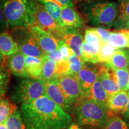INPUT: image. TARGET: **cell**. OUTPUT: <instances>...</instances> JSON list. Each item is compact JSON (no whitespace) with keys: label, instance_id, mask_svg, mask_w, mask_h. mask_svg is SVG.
I'll return each mask as SVG.
<instances>
[{"label":"cell","instance_id":"1","mask_svg":"<svg viewBox=\"0 0 129 129\" xmlns=\"http://www.w3.org/2000/svg\"><path fill=\"white\" fill-rule=\"evenodd\" d=\"M26 129H66L71 115L46 94L29 104L20 106Z\"/></svg>","mask_w":129,"mask_h":129},{"label":"cell","instance_id":"2","mask_svg":"<svg viewBox=\"0 0 129 129\" xmlns=\"http://www.w3.org/2000/svg\"><path fill=\"white\" fill-rule=\"evenodd\" d=\"M76 123L88 129H97L107 121L111 114L106 105L89 98H84L75 106L74 112Z\"/></svg>","mask_w":129,"mask_h":129},{"label":"cell","instance_id":"3","mask_svg":"<svg viewBox=\"0 0 129 129\" xmlns=\"http://www.w3.org/2000/svg\"><path fill=\"white\" fill-rule=\"evenodd\" d=\"M36 6L34 0H6L3 8L9 29L35 25Z\"/></svg>","mask_w":129,"mask_h":129},{"label":"cell","instance_id":"4","mask_svg":"<svg viewBox=\"0 0 129 129\" xmlns=\"http://www.w3.org/2000/svg\"><path fill=\"white\" fill-rule=\"evenodd\" d=\"M45 81L41 78L24 77L13 87L11 99L14 104H29L46 94Z\"/></svg>","mask_w":129,"mask_h":129},{"label":"cell","instance_id":"5","mask_svg":"<svg viewBox=\"0 0 129 129\" xmlns=\"http://www.w3.org/2000/svg\"><path fill=\"white\" fill-rule=\"evenodd\" d=\"M85 4L84 12L90 24L97 27L110 28L118 16V8L113 1Z\"/></svg>","mask_w":129,"mask_h":129},{"label":"cell","instance_id":"6","mask_svg":"<svg viewBox=\"0 0 129 129\" xmlns=\"http://www.w3.org/2000/svg\"><path fill=\"white\" fill-rule=\"evenodd\" d=\"M13 38L18 45L19 50L26 56L42 58L44 52L28 28H16L11 29Z\"/></svg>","mask_w":129,"mask_h":129},{"label":"cell","instance_id":"7","mask_svg":"<svg viewBox=\"0 0 129 129\" xmlns=\"http://www.w3.org/2000/svg\"><path fill=\"white\" fill-rule=\"evenodd\" d=\"M35 25L53 35L57 40H63L66 28L50 15L41 3H37L35 13Z\"/></svg>","mask_w":129,"mask_h":129},{"label":"cell","instance_id":"8","mask_svg":"<svg viewBox=\"0 0 129 129\" xmlns=\"http://www.w3.org/2000/svg\"><path fill=\"white\" fill-rule=\"evenodd\" d=\"M69 102L76 106L84 98L83 90L76 75H64L55 79Z\"/></svg>","mask_w":129,"mask_h":129},{"label":"cell","instance_id":"9","mask_svg":"<svg viewBox=\"0 0 129 129\" xmlns=\"http://www.w3.org/2000/svg\"><path fill=\"white\" fill-rule=\"evenodd\" d=\"M89 63V62H88ZM84 63L76 75L83 90L84 98H88L93 83L98 78V63Z\"/></svg>","mask_w":129,"mask_h":129},{"label":"cell","instance_id":"10","mask_svg":"<svg viewBox=\"0 0 129 129\" xmlns=\"http://www.w3.org/2000/svg\"><path fill=\"white\" fill-rule=\"evenodd\" d=\"M46 93L50 99L60 106L66 112L73 114L75 106L69 102L56 80L45 82Z\"/></svg>","mask_w":129,"mask_h":129},{"label":"cell","instance_id":"11","mask_svg":"<svg viewBox=\"0 0 129 129\" xmlns=\"http://www.w3.org/2000/svg\"><path fill=\"white\" fill-rule=\"evenodd\" d=\"M98 79L109 96L120 90L114 69L106 64H98Z\"/></svg>","mask_w":129,"mask_h":129},{"label":"cell","instance_id":"12","mask_svg":"<svg viewBox=\"0 0 129 129\" xmlns=\"http://www.w3.org/2000/svg\"><path fill=\"white\" fill-rule=\"evenodd\" d=\"M28 29L44 53H51L57 49L59 40L53 35L36 25L29 26Z\"/></svg>","mask_w":129,"mask_h":129},{"label":"cell","instance_id":"13","mask_svg":"<svg viewBox=\"0 0 129 129\" xmlns=\"http://www.w3.org/2000/svg\"><path fill=\"white\" fill-rule=\"evenodd\" d=\"M63 40L68 45L75 55L78 56L84 60L83 51H82L84 36L80 28H66Z\"/></svg>","mask_w":129,"mask_h":129},{"label":"cell","instance_id":"14","mask_svg":"<svg viewBox=\"0 0 129 129\" xmlns=\"http://www.w3.org/2000/svg\"><path fill=\"white\" fill-rule=\"evenodd\" d=\"M26 55L20 50L7 57V69L16 77L24 78L28 77L25 69Z\"/></svg>","mask_w":129,"mask_h":129},{"label":"cell","instance_id":"15","mask_svg":"<svg viewBox=\"0 0 129 129\" xmlns=\"http://www.w3.org/2000/svg\"><path fill=\"white\" fill-rule=\"evenodd\" d=\"M60 21L64 28H81L84 25V20L81 16L72 7H63L62 9Z\"/></svg>","mask_w":129,"mask_h":129},{"label":"cell","instance_id":"16","mask_svg":"<svg viewBox=\"0 0 129 129\" xmlns=\"http://www.w3.org/2000/svg\"><path fill=\"white\" fill-rule=\"evenodd\" d=\"M128 102V91L120 90L114 94L109 95L106 105L111 114H117L124 109Z\"/></svg>","mask_w":129,"mask_h":129},{"label":"cell","instance_id":"17","mask_svg":"<svg viewBox=\"0 0 129 129\" xmlns=\"http://www.w3.org/2000/svg\"><path fill=\"white\" fill-rule=\"evenodd\" d=\"M105 64L112 68L129 70V49L118 48L112 57Z\"/></svg>","mask_w":129,"mask_h":129},{"label":"cell","instance_id":"18","mask_svg":"<svg viewBox=\"0 0 129 129\" xmlns=\"http://www.w3.org/2000/svg\"><path fill=\"white\" fill-rule=\"evenodd\" d=\"M19 50L18 45L9 32H0V52L5 57H7Z\"/></svg>","mask_w":129,"mask_h":129},{"label":"cell","instance_id":"19","mask_svg":"<svg viewBox=\"0 0 129 129\" xmlns=\"http://www.w3.org/2000/svg\"><path fill=\"white\" fill-rule=\"evenodd\" d=\"M43 67L44 63L41 58L26 56L25 69L29 77L40 78L43 72Z\"/></svg>","mask_w":129,"mask_h":129},{"label":"cell","instance_id":"20","mask_svg":"<svg viewBox=\"0 0 129 129\" xmlns=\"http://www.w3.org/2000/svg\"><path fill=\"white\" fill-rule=\"evenodd\" d=\"M101 44L83 42L82 51L84 60L85 62L92 63L94 64L99 63L98 60V54L101 49Z\"/></svg>","mask_w":129,"mask_h":129},{"label":"cell","instance_id":"21","mask_svg":"<svg viewBox=\"0 0 129 129\" xmlns=\"http://www.w3.org/2000/svg\"><path fill=\"white\" fill-rule=\"evenodd\" d=\"M41 59L44 63V67L40 78L44 80L45 82L57 78L58 77L57 63L48 59L45 54Z\"/></svg>","mask_w":129,"mask_h":129},{"label":"cell","instance_id":"22","mask_svg":"<svg viewBox=\"0 0 129 129\" xmlns=\"http://www.w3.org/2000/svg\"><path fill=\"white\" fill-rule=\"evenodd\" d=\"M118 16L113 26L118 29H123L129 19V0H119Z\"/></svg>","mask_w":129,"mask_h":129},{"label":"cell","instance_id":"23","mask_svg":"<svg viewBox=\"0 0 129 129\" xmlns=\"http://www.w3.org/2000/svg\"><path fill=\"white\" fill-rule=\"evenodd\" d=\"M108 41L117 48H129V37L125 29L111 32Z\"/></svg>","mask_w":129,"mask_h":129},{"label":"cell","instance_id":"24","mask_svg":"<svg viewBox=\"0 0 129 129\" xmlns=\"http://www.w3.org/2000/svg\"><path fill=\"white\" fill-rule=\"evenodd\" d=\"M88 98L106 105L109 94L106 92L101 82L98 78L92 85Z\"/></svg>","mask_w":129,"mask_h":129},{"label":"cell","instance_id":"25","mask_svg":"<svg viewBox=\"0 0 129 129\" xmlns=\"http://www.w3.org/2000/svg\"><path fill=\"white\" fill-rule=\"evenodd\" d=\"M6 125L7 129H26L22 113L17 106L8 118Z\"/></svg>","mask_w":129,"mask_h":129},{"label":"cell","instance_id":"26","mask_svg":"<svg viewBox=\"0 0 129 129\" xmlns=\"http://www.w3.org/2000/svg\"><path fill=\"white\" fill-rule=\"evenodd\" d=\"M97 129H129V127L121 116L112 114L109 115L108 119L104 124Z\"/></svg>","mask_w":129,"mask_h":129},{"label":"cell","instance_id":"27","mask_svg":"<svg viewBox=\"0 0 129 129\" xmlns=\"http://www.w3.org/2000/svg\"><path fill=\"white\" fill-rule=\"evenodd\" d=\"M118 48H115L109 42H102L101 49L98 54L99 63H105L112 57Z\"/></svg>","mask_w":129,"mask_h":129},{"label":"cell","instance_id":"28","mask_svg":"<svg viewBox=\"0 0 129 129\" xmlns=\"http://www.w3.org/2000/svg\"><path fill=\"white\" fill-rule=\"evenodd\" d=\"M16 106L7 99H0V125L6 124L8 118Z\"/></svg>","mask_w":129,"mask_h":129},{"label":"cell","instance_id":"29","mask_svg":"<svg viewBox=\"0 0 129 129\" xmlns=\"http://www.w3.org/2000/svg\"><path fill=\"white\" fill-rule=\"evenodd\" d=\"M46 8V10L54 20L57 21L61 26L60 15L62 12V7L56 3L50 0H43L40 2Z\"/></svg>","mask_w":129,"mask_h":129},{"label":"cell","instance_id":"30","mask_svg":"<svg viewBox=\"0 0 129 129\" xmlns=\"http://www.w3.org/2000/svg\"><path fill=\"white\" fill-rule=\"evenodd\" d=\"M10 75L9 69L4 67V64L0 66V99H2L7 92Z\"/></svg>","mask_w":129,"mask_h":129},{"label":"cell","instance_id":"31","mask_svg":"<svg viewBox=\"0 0 129 129\" xmlns=\"http://www.w3.org/2000/svg\"><path fill=\"white\" fill-rule=\"evenodd\" d=\"M117 77L118 83L120 85V90L128 91L129 83V70L125 69L112 68Z\"/></svg>","mask_w":129,"mask_h":129},{"label":"cell","instance_id":"32","mask_svg":"<svg viewBox=\"0 0 129 129\" xmlns=\"http://www.w3.org/2000/svg\"><path fill=\"white\" fill-rule=\"evenodd\" d=\"M67 60L69 64L70 75H77L85 63L84 61L74 53L69 56Z\"/></svg>","mask_w":129,"mask_h":129},{"label":"cell","instance_id":"33","mask_svg":"<svg viewBox=\"0 0 129 129\" xmlns=\"http://www.w3.org/2000/svg\"><path fill=\"white\" fill-rule=\"evenodd\" d=\"M84 41L89 43H102V40L94 30L89 28L85 30Z\"/></svg>","mask_w":129,"mask_h":129},{"label":"cell","instance_id":"34","mask_svg":"<svg viewBox=\"0 0 129 129\" xmlns=\"http://www.w3.org/2000/svg\"><path fill=\"white\" fill-rule=\"evenodd\" d=\"M58 49L60 51L61 54L64 59H67L69 56L74 53L72 50L68 46V45L63 40H59V41Z\"/></svg>","mask_w":129,"mask_h":129},{"label":"cell","instance_id":"35","mask_svg":"<svg viewBox=\"0 0 129 129\" xmlns=\"http://www.w3.org/2000/svg\"><path fill=\"white\" fill-rule=\"evenodd\" d=\"M91 29L94 30L95 32L98 34L99 35L100 38H101L102 41H108V38L110 35L111 31H109L108 29H106L105 28L102 27H94V28H90Z\"/></svg>","mask_w":129,"mask_h":129},{"label":"cell","instance_id":"36","mask_svg":"<svg viewBox=\"0 0 129 129\" xmlns=\"http://www.w3.org/2000/svg\"><path fill=\"white\" fill-rule=\"evenodd\" d=\"M9 29V24L4 14L3 5L0 2V32L6 31Z\"/></svg>","mask_w":129,"mask_h":129},{"label":"cell","instance_id":"37","mask_svg":"<svg viewBox=\"0 0 129 129\" xmlns=\"http://www.w3.org/2000/svg\"><path fill=\"white\" fill-rule=\"evenodd\" d=\"M45 55L47 57L48 59L52 60L56 63L60 62L63 60V57L61 54L60 51L59 50L57 49L56 50L52 51V52L49 53H45Z\"/></svg>","mask_w":129,"mask_h":129},{"label":"cell","instance_id":"38","mask_svg":"<svg viewBox=\"0 0 129 129\" xmlns=\"http://www.w3.org/2000/svg\"><path fill=\"white\" fill-rule=\"evenodd\" d=\"M38 2L43 1V0H37ZM52 1L53 2L56 3L59 6H60L61 7H74V4L72 0H50Z\"/></svg>","mask_w":129,"mask_h":129},{"label":"cell","instance_id":"39","mask_svg":"<svg viewBox=\"0 0 129 129\" xmlns=\"http://www.w3.org/2000/svg\"><path fill=\"white\" fill-rule=\"evenodd\" d=\"M121 115L122 118L125 122L128 127H129V93H128V102L126 107L124 109H123L121 112Z\"/></svg>","mask_w":129,"mask_h":129},{"label":"cell","instance_id":"40","mask_svg":"<svg viewBox=\"0 0 129 129\" xmlns=\"http://www.w3.org/2000/svg\"><path fill=\"white\" fill-rule=\"evenodd\" d=\"M68 129H83L80 125H78V124H77L76 122H72L71 124L69 125Z\"/></svg>","mask_w":129,"mask_h":129},{"label":"cell","instance_id":"41","mask_svg":"<svg viewBox=\"0 0 129 129\" xmlns=\"http://www.w3.org/2000/svg\"><path fill=\"white\" fill-rule=\"evenodd\" d=\"M6 57L3 55V54L0 52V66L4 64V63L6 60Z\"/></svg>","mask_w":129,"mask_h":129},{"label":"cell","instance_id":"42","mask_svg":"<svg viewBox=\"0 0 129 129\" xmlns=\"http://www.w3.org/2000/svg\"><path fill=\"white\" fill-rule=\"evenodd\" d=\"M123 29H126V30H129V19L128 20V21L126 22L125 25Z\"/></svg>","mask_w":129,"mask_h":129},{"label":"cell","instance_id":"43","mask_svg":"<svg viewBox=\"0 0 129 129\" xmlns=\"http://www.w3.org/2000/svg\"><path fill=\"white\" fill-rule=\"evenodd\" d=\"M0 129H7L6 124H1L0 125Z\"/></svg>","mask_w":129,"mask_h":129},{"label":"cell","instance_id":"44","mask_svg":"<svg viewBox=\"0 0 129 129\" xmlns=\"http://www.w3.org/2000/svg\"><path fill=\"white\" fill-rule=\"evenodd\" d=\"M87 2H90V1H96V0H86Z\"/></svg>","mask_w":129,"mask_h":129},{"label":"cell","instance_id":"45","mask_svg":"<svg viewBox=\"0 0 129 129\" xmlns=\"http://www.w3.org/2000/svg\"><path fill=\"white\" fill-rule=\"evenodd\" d=\"M128 92L129 93V83H128Z\"/></svg>","mask_w":129,"mask_h":129}]
</instances>
